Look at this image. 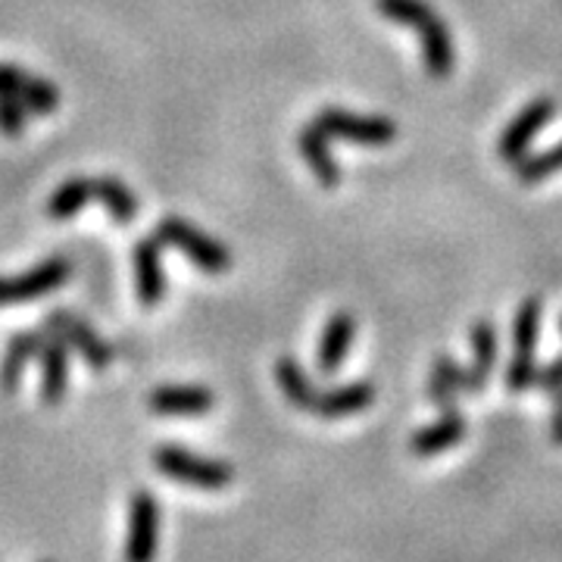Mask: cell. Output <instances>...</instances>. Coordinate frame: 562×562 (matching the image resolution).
<instances>
[{"instance_id": "cell-1", "label": "cell", "mask_w": 562, "mask_h": 562, "mask_svg": "<svg viewBox=\"0 0 562 562\" xmlns=\"http://www.w3.org/2000/svg\"><path fill=\"white\" fill-rule=\"evenodd\" d=\"M541 313L538 297H525L513 319V360L506 366V391L522 394L538 375V341H541Z\"/></svg>"}, {"instance_id": "cell-2", "label": "cell", "mask_w": 562, "mask_h": 562, "mask_svg": "<svg viewBox=\"0 0 562 562\" xmlns=\"http://www.w3.org/2000/svg\"><path fill=\"white\" fill-rule=\"evenodd\" d=\"M154 465L160 469L166 479L201 487V491H222V487L235 482V469L228 462L198 457V453L184 450L179 443H160L154 450Z\"/></svg>"}, {"instance_id": "cell-3", "label": "cell", "mask_w": 562, "mask_h": 562, "mask_svg": "<svg viewBox=\"0 0 562 562\" xmlns=\"http://www.w3.org/2000/svg\"><path fill=\"white\" fill-rule=\"evenodd\" d=\"M157 238H160V244H169V247L181 250L198 269L210 272V276H220V272H225L232 266V254L225 250V244L203 235L201 228H194L191 222L179 220V216L160 220Z\"/></svg>"}, {"instance_id": "cell-4", "label": "cell", "mask_w": 562, "mask_h": 562, "mask_svg": "<svg viewBox=\"0 0 562 562\" xmlns=\"http://www.w3.org/2000/svg\"><path fill=\"white\" fill-rule=\"evenodd\" d=\"M160 543V506L150 491H135L128 503L125 562H154Z\"/></svg>"}, {"instance_id": "cell-5", "label": "cell", "mask_w": 562, "mask_h": 562, "mask_svg": "<svg viewBox=\"0 0 562 562\" xmlns=\"http://www.w3.org/2000/svg\"><path fill=\"white\" fill-rule=\"evenodd\" d=\"M316 125L328 138L353 140V144H391L397 138V125L384 116H360V113H350V110H338V106H328L316 116Z\"/></svg>"}, {"instance_id": "cell-6", "label": "cell", "mask_w": 562, "mask_h": 562, "mask_svg": "<svg viewBox=\"0 0 562 562\" xmlns=\"http://www.w3.org/2000/svg\"><path fill=\"white\" fill-rule=\"evenodd\" d=\"M557 113V101L553 98H535L525 106L516 120L503 128L501 140H497V157L503 162H519L528 154L531 140L543 132V125L553 120Z\"/></svg>"}, {"instance_id": "cell-7", "label": "cell", "mask_w": 562, "mask_h": 562, "mask_svg": "<svg viewBox=\"0 0 562 562\" xmlns=\"http://www.w3.org/2000/svg\"><path fill=\"white\" fill-rule=\"evenodd\" d=\"M44 328H47L50 335H57L66 347L79 350L81 360L88 362V366H94V369H106V366L113 362V357H116V350L103 341L91 325H85L79 316H72V313H66V310L50 313L47 322H44Z\"/></svg>"}, {"instance_id": "cell-8", "label": "cell", "mask_w": 562, "mask_h": 562, "mask_svg": "<svg viewBox=\"0 0 562 562\" xmlns=\"http://www.w3.org/2000/svg\"><path fill=\"white\" fill-rule=\"evenodd\" d=\"M69 272H72L69 260L50 257L47 262L29 269L20 279H0V306H20V303L35 301L41 294H50L69 281Z\"/></svg>"}, {"instance_id": "cell-9", "label": "cell", "mask_w": 562, "mask_h": 562, "mask_svg": "<svg viewBox=\"0 0 562 562\" xmlns=\"http://www.w3.org/2000/svg\"><path fill=\"white\" fill-rule=\"evenodd\" d=\"M422 41V63L428 69L431 79H447L457 66V50H453V38L447 32V22L441 13H428L425 20L416 25Z\"/></svg>"}, {"instance_id": "cell-10", "label": "cell", "mask_w": 562, "mask_h": 562, "mask_svg": "<svg viewBox=\"0 0 562 562\" xmlns=\"http://www.w3.org/2000/svg\"><path fill=\"white\" fill-rule=\"evenodd\" d=\"M469 435V419L462 416L457 406L443 409V416L431 425L419 428L413 438H409V453L413 457H438L443 450H450L453 443H460Z\"/></svg>"}, {"instance_id": "cell-11", "label": "cell", "mask_w": 562, "mask_h": 562, "mask_svg": "<svg viewBox=\"0 0 562 562\" xmlns=\"http://www.w3.org/2000/svg\"><path fill=\"white\" fill-rule=\"evenodd\" d=\"M494 366H497V331L491 319H479L472 325V366L462 369V391L482 394L491 382Z\"/></svg>"}, {"instance_id": "cell-12", "label": "cell", "mask_w": 562, "mask_h": 562, "mask_svg": "<svg viewBox=\"0 0 562 562\" xmlns=\"http://www.w3.org/2000/svg\"><path fill=\"white\" fill-rule=\"evenodd\" d=\"M47 331V328H44ZM41 401L44 406H60L69 387V347L47 331L41 344Z\"/></svg>"}, {"instance_id": "cell-13", "label": "cell", "mask_w": 562, "mask_h": 562, "mask_svg": "<svg viewBox=\"0 0 562 562\" xmlns=\"http://www.w3.org/2000/svg\"><path fill=\"white\" fill-rule=\"evenodd\" d=\"M213 391H206L201 384H166L150 394V413L160 416H201L206 409H213Z\"/></svg>"}, {"instance_id": "cell-14", "label": "cell", "mask_w": 562, "mask_h": 562, "mask_svg": "<svg viewBox=\"0 0 562 562\" xmlns=\"http://www.w3.org/2000/svg\"><path fill=\"white\" fill-rule=\"evenodd\" d=\"M135 276H138V297L144 306H157L166 297V272H162L160 238H144L135 244Z\"/></svg>"}, {"instance_id": "cell-15", "label": "cell", "mask_w": 562, "mask_h": 562, "mask_svg": "<svg viewBox=\"0 0 562 562\" xmlns=\"http://www.w3.org/2000/svg\"><path fill=\"white\" fill-rule=\"evenodd\" d=\"M375 403V384L372 382H350L335 391H325L313 403V413L322 419H347L369 409Z\"/></svg>"}, {"instance_id": "cell-16", "label": "cell", "mask_w": 562, "mask_h": 562, "mask_svg": "<svg viewBox=\"0 0 562 562\" xmlns=\"http://www.w3.org/2000/svg\"><path fill=\"white\" fill-rule=\"evenodd\" d=\"M303 162L313 169V176L319 179L322 188H338L341 184V166L335 160V154L328 150V135L322 132L316 122H310L297 135Z\"/></svg>"}, {"instance_id": "cell-17", "label": "cell", "mask_w": 562, "mask_h": 562, "mask_svg": "<svg viewBox=\"0 0 562 562\" xmlns=\"http://www.w3.org/2000/svg\"><path fill=\"white\" fill-rule=\"evenodd\" d=\"M47 338V331H22V335H13L10 344H7V353L0 360V387L7 394H13L22 382V372L32 357L41 353V344Z\"/></svg>"}, {"instance_id": "cell-18", "label": "cell", "mask_w": 562, "mask_h": 562, "mask_svg": "<svg viewBox=\"0 0 562 562\" xmlns=\"http://www.w3.org/2000/svg\"><path fill=\"white\" fill-rule=\"evenodd\" d=\"M353 331H357V319L350 313H335L319 341V369L322 372H338L347 360V350L353 344Z\"/></svg>"}, {"instance_id": "cell-19", "label": "cell", "mask_w": 562, "mask_h": 562, "mask_svg": "<svg viewBox=\"0 0 562 562\" xmlns=\"http://www.w3.org/2000/svg\"><path fill=\"white\" fill-rule=\"evenodd\" d=\"M276 382H279L281 394L288 397L291 406L313 413V403L319 397V391L313 387V382H310V375L303 372L301 362L291 360V357H281V360L276 362Z\"/></svg>"}, {"instance_id": "cell-20", "label": "cell", "mask_w": 562, "mask_h": 562, "mask_svg": "<svg viewBox=\"0 0 562 562\" xmlns=\"http://www.w3.org/2000/svg\"><path fill=\"white\" fill-rule=\"evenodd\" d=\"M94 201H101L103 206L110 210V216L120 222V225H128V222L138 216V201H135V194H132L120 179H113V176L94 179Z\"/></svg>"}, {"instance_id": "cell-21", "label": "cell", "mask_w": 562, "mask_h": 562, "mask_svg": "<svg viewBox=\"0 0 562 562\" xmlns=\"http://www.w3.org/2000/svg\"><path fill=\"white\" fill-rule=\"evenodd\" d=\"M88 201H94V179H69L50 194L47 201V216L50 220H69L76 216Z\"/></svg>"}, {"instance_id": "cell-22", "label": "cell", "mask_w": 562, "mask_h": 562, "mask_svg": "<svg viewBox=\"0 0 562 562\" xmlns=\"http://www.w3.org/2000/svg\"><path fill=\"white\" fill-rule=\"evenodd\" d=\"M462 391V369L457 366V360L450 357H438L435 366H431V379H428V401L441 409H450L457 394Z\"/></svg>"}, {"instance_id": "cell-23", "label": "cell", "mask_w": 562, "mask_h": 562, "mask_svg": "<svg viewBox=\"0 0 562 562\" xmlns=\"http://www.w3.org/2000/svg\"><path fill=\"white\" fill-rule=\"evenodd\" d=\"M557 172H562V140H557L541 154H525L522 160L516 162V176L522 184H541Z\"/></svg>"}, {"instance_id": "cell-24", "label": "cell", "mask_w": 562, "mask_h": 562, "mask_svg": "<svg viewBox=\"0 0 562 562\" xmlns=\"http://www.w3.org/2000/svg\"><path fill=\"white\" fill-rule=\"evenodd\" d=\"M16 98L29 113H38V116H47V113H54L60 106V91L50 81L35 79V76H25Z\"/></svg>"}, {"instance_id": "cell-25", "label": "cell", "mask_w": 562, "mask_h": 562, "mask_svg": "<svg viewBox=\"0 0 562 562\" xmlns=\"http://www.w3.org/2000/svg\"><path fill=\"white\" fill-rule=\"evenodd\" d=\"M375 7H379L382 16L401 22L406 29H413V32H416V25H419L428 13H435L428 0H375Z\"/></svg>"}, {"instance_id": "cell-26", "label": "cell", "mask_w": 562, "mask_h": 562, "mask_svg": "<svg viewBox=\"0 0 562 562\" xmlns=\"http://www.w3.org/2000/svg\"><path fill=\"white\" fill-rule=\"evenodd\" d=\"M25 106L20 103V98L13 94H0V132L7 138H20L25 132Z\"/></svg>"}, {"instance_id": "cell-27", "label": "cell", "mask_w": 562, "mask_h": 562, "mask_svg": "<svg viewBox=\"0 0 562 562\" xmlns=\"http://www.w3.org/2000/svg\"><path fill=\"white\" fill-rule=\"evenodd\" d=\"M25 69H20V66H10V63H0V94H20L22 81H25Z\"/></svg>"}, {"instance_id": "cell-28", "label": "cell", "mask_w": 562, "mask_h": 562, "mask_svg": "<svg viewBox=\"0 0 562 562\" xmlns=\"http://www.w3.org/2000/svg\"><path fill=\"white\" fill-rule=\"evenodd\" d=\"M535 384L541 387V391H560L562 387V357L560 360H553L550 366H543V369H538V375H535Z\"/></svg>"}, {"instance_id": "cell-29", "label": "cell", "mask_w": 562, "mask_h": 562, "mask_svg": "<svg viewBox=\"0 0 562 562\" xmlns=\"http://www.w3.org/2000/svg\"><path fill=\"white\" fill-rule=\"evenodd\" d=\"M550 438H553L557 443H562V416H557L553 425H550Z\"/></svg>"}, {"instance_id": "cell-30", "label": "cell", "mask_w": 562, "mask_h": 562, "mask_svg": "<svg viewBox=\"0 0 562 562\" xmlns=\"http://www.w3.org/2000/svg\"><path fill=\"white\" fill-rule=\"evenodd\" d=\"M553 409H557V416H562V387L553 391Z\"/></svg>"}, {"instance_id": "cell-31", "label": "cell", "mask_w": 562, "mask_h": 562, "mask_svg": "<svg viewBox=\"0 0 562 562\" xmlns=\"http://www.w3.org/2000/svg\"><path fill=\"white\" fill-rule=\"evenodd\" d=\"M560 331H562V319H560Z\"/></svg>"}]
</instances>
